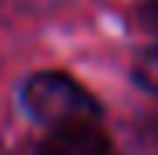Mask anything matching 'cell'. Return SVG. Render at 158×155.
Masks as SVG:
<instances>
[{
	"label": "cell",
	"mask_w": 158,
	"mask_h": 155,
	"mask_svg": "<svg viewBox=\"0 0 158 155\" xmlns=\"http://www.w3.org/2000/svg\"><path fill=\"white\" fill-rule=\"evenodd\" d=\"M137 21H141L144 32L158 35V0H144V4L137 7Z\"/></svg>",
	"instance_id": "277c9868"
},
{
	"label": "cell",
	"mask_w": 158,
	"mask_h": 155,
	"mask_svg": "<svg viewBox=\"0 0 158 155\" xmlns=\"http://www.w3.org/2000/svg\"><path fill=\"white\" fill-rule=\"evenodd\" d=\"M21 102L32 113V120L46 123L49 131L77 123H98V102L91 99L88 88H81L74 78L60 71H42L32 74L21 88Z\"/></svg>",
	"instance_id": "6da1fadb"
},
{
	"label": "cell",
	"mask_w": 158,
	"mask_h": 155,
	"mask_svg": "<svg viewBox=\"0 0 158 155\" xmlns=\"http://www.w3.org/2000/svg\"><path fill=\"white\" fill-rule=\"evenodd\" d=\"M134 78L141 81L148 92L158 95V42H155V46H148L141 57H137V63H134Z\"/></svg>",
	"instance_id": "3957f363"
},
{
	"label": "cell",
	"mask_w": 158,
	"mask_h": 155,
	"mask_svg": "<svg viewBox=\"0 0 158 155\" xmlns=\"http://www.w3.org/2000/svg\"><path fill=\"white\" fill-rule=\"evenodd\" d=\"M39 155H119V152L113 148V141L106 138L98 123H77V127L49 131Z\"/></svg>",
	"instance_id": "7a4b0ae2"
}]
</instances>
